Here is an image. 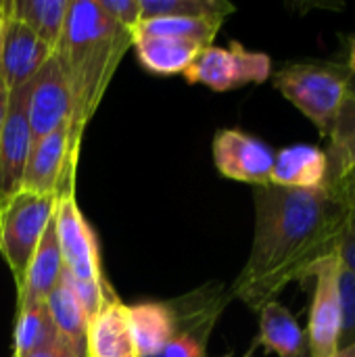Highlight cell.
<instances>
[{"instance_id":"cell-35","label":"cell","mask_w":355,"mask_h":357,"mask_svg":"<svg viewBox=\"0 0 355 357\" xmlns=\"http://www.w3.org/2000/svg\"><path fill=\"white\" fill-rule=\"evenodd\" d=\"M347 94H349V96H355V75H352V79H349V90H347Z\"/></svg>"},{"instance_id":"cell-24","label":"cell","mask_w":355,"mask_h":357,"mask_svg":"<svg viewBox=\"0 0 355 357\" xmlns=\"http://www.w3.org/2000/svg\"><path fill=\"white\" fill-rule=\"evenodd\" d=\"M224 21L220 19H188V17H153L142 19L134 31L149 36H167L186 42H195L201 48L213 44Z\"/></svg>"},{"instance_id":"cell-36","label":"cell","mask_w":355,"mask_h":357,"mask_svg":"<svg viewBox=\"0 0 355 357\" xmlns=\"http://www.w3.org/2000/svg\"><path fill=\"white\" fill-rule=\"evenodd\" d=\"M10 357H17V356H15V354H13V356H10Z\"/></svg>"},{"instance_id":"cell-10","label":"cell","mask_w":355,"mask_h":357,"mask_svg":"<svg viewBox=\"0 0 355 357\" xmlns=\"http://www.w3.org/2000/svg\"><path fill=\"white\" fill-rule=\"evenodd\" d=\"M211 151L213 163L224 178L253 188L270 186L276 151L262 138L241 128H224L216 132Z\"/></svg>"},{"instance_id":"cell-30","label":"cell","mask_w":355,"mask_h":357,"mask_svg":"<svg viewBox=\"0 0 355 357\" xmlns=\"http://www.w3.org/2000/svg\"><path fill=\"white\" fill-rule=\"evenodd\" d=\"M27 357H86L71 341H67V339H59V341H54L52 345H48V347H44V349H40V351H36V354H31V356Z\"/></svg>"},{"instance_id":"cell-23","label":"cell","mask_w":355,"mask_h":357,"mask_svg":"<svg viewBox=\"0 0 355 357\" xmlns=\"http://www.w3.org/2000/svg\"><path fill=\"white\" fill-rule=\"evenodd\" d=\"M59 339H61V335L48 314L46 303H38V305L17 312L15 349H13V354L17 357L31 356V354L52 345Z\"/></svg>"},{"instance_id":"cell-6","label":"cell","mask_w":355,"mask_h":357,"mask_svg":"<svg viewBox=\"0 0 355 357\" xmlns=\"http://www.w3.org/2000/svg\"><path fill=\"white\" fill-rule=\"evenodd\" d=\"M341 259L337 251L316 259L297 280L310 291L308 310V349L310 357H333L341 337Z\"/></svg>"},{"instance_id":"cell-3","label":"cell","mask_w":355,"mask_h":357,"mask_svg":"<svg viewBox=\"0 0 355 357\" xmlns=\"http://www.w3.org/2000/svg\"><path fill=\"white\" fill-rule=\"evenodd\" d=\"M54 220L63 257L61 276L71 287L90 320L107 303L117 299V295L105 278L98 238L77 205L75 188L59 195Z\"/></svg>"},{"instance_id":"cell-31","label":"cell","mask_w":355,"mask_h":357,"mask_svg":"<svg viewBox=\"0 0 355 357\" xmlns=\"http://www.w3.org/2000/svg\"><path fill=\"white\" fill-rule=\"evenodd\" d=\"M8 98H10V90H8V86L4 84L2 75H0V132H2L4 119H6V111H8Z\"/></svg>"},{"instance_id":"cell-14","label":"cell","mask_w":355,"mask_h":357,"mask_svg":"<svg viewBox=\"0 0 355 357\" xmlns=\"http://www.w3.org/2000/svg\"><path fill=\"white\" fill-rule=\"evenodd\" d=\"M270 184L289 190H331V172L324 149L308 142L278 149Z\"/></svg>"},{"instance_id":"cell-28","label":"cell","mask_w":355,"mask_h":357,"mask_svg":"<svg viewBox=\"0 0 355 357\" xmlns=\"http://www.w3.org/2000/svg\"><path fill=\"white\" fill-rule=\"evenodd\" d=\"M335 251H337L341 264L355 272V213H347L341 234L337 238Z\"/></svg>"},{"instance_id":"cell-19","label":"cell","mask_w":355,"mask_h":357,"mask_svg":"<svg viewBox=\"0 0 355 357\" xmlns=\"http://www.w3.org/2000/svg\"><path fill=\"white\" fill-rule=\"evenodd\" d=\"M132 339L138 357L159 356L174 337V312L167 301H144L128 305Z\"/></svg>"},{"instance_id":"cell-20","label":"cell","mask_w":355,"mask_h":357,"mask_svg":"<svg viewBox=\"0 0 355 357\" xmlns=\"http://www.w3.org/2000/svg\"><path fill=\"white\" fill-rule=\"evenodd\" d=\"M69 2L71 0H15L8 2V15L54 50L65 27Z\"/></svg>"},{"instance_id":"cell-29","label":"cell","mask_w":355,"mask_h":357,"mask_svg":"<svg viewBox=\"0 0 355 357\" xmlns=\"http://www.w3.org/2000/svg\"><path fill=\"white\" fill-rule=\"evenodd\" d=\"M335 197L339 199V203L343 205V209L347 213H355V169H352L335 188H333Z\"/></svg>"},{"instance_id":"cell-2","label":"cell","mask_w":355,"mask_h":357,"mask_svg":"<svg viewBox=\"0 0 355 357\" xmlns=\"http://www.w3.org/2000/svg\"><path fill=\"white\" fill-rule=\"evenodd\" d=\"M132 33L119 27L96 0H71L61 40L54 54L67 75L73 117L71 149L80 153L82 134L96 113L126 50Z\"/></svg>"},{"instance_id":"cell-16","label":"cell","mask_w":355,"mask_h":357,"mask_svg":"<svg viewBox=\"0 0 355 357\" xmlns=\"http://www.w3.org/2000/svg\"><path fill=\"white\" fill-rule=\"evenodd\" d=\"M257 316L259 331L247 357H251L257 347H264L266 354H274L276 357H310L305 328L289 307L278 301H270L257 312Z\"/></svg>"},{"instance_id":"cell-21","label":"cell","mask_w":355,"mask_h":357,"mask_svg":"<svg viewBox=\"0 0 355 357\" xmlns=\"http://www.w3.org/2000/svg\"><path fill=\"white\" fill-rule=\"evenodd\" d=\"M46 307L48 314L59 331V335L67 341H71L84 356L86 354V335H88V316L80 303V299L75 297V293L71 291V287L63 280H59V284L52 289V293L46 297Z\"/></svg>"},{"instance_id":"cell-22","label":"cell","mask_w":355,"mask_h":357,"mask_svg":"<svg viewBox=\"0 0 355 357\" xmlns=\"http://www.w3.org/2000/svg\"><path fill=\"white\" fill-rule=\"evenodd\" d=\"M331 172V190L355 169V96L345 98L341 113L328 134V146L324 149Z\"/></svg>"},{"instance_id":"cell-37","label":"cell","mask_w":355,"mask_h":357,"mask_svg":"<svg viewBox=\"0 0 355 357\" xmlns=\"http://www.w3.org/2000/svg\"><path fill=\"white\" fill-rule=\"evenodd\" d=\"M224 357H232V356H224Z\"/></svg>"},{"instance_id":"cell-11","label":"cell","mask_w":355,"mask_h":357,"mask_svg":"<svg viewBox=\"0 0 355 357\" xmlns=\"http://www.w3.org/2000/svg\"><path fill=\"white\" fill-rule=\"evenodd\" d=\"M71 117L73 98L69 82L56 54H52L27 84V119L33 140L59 130L61 126H71Z\"/></svg>"},{"instance_id":"cell-32","label":"cell","mask_w":355,"mask_h":357,"mask_svg":"<svg viewBox=\"0 0 355 357\" xmlns=\"http://www.w3.org/2000/svg\"><path fill=\"white\" fill-rule=\"evenodd\" d=\"M345 67L349 69V73L355 75V36L349 40V50H347V63Z\"/></svg>"},{"instance_id":"cell-18","label":"cell","mask_w":355,"mask_h":357,"mask_svg":"<svg viewBox=\"0 0 355 357\" xmlns=\"http://www.w3.org/2000/svg\"><path fill=\"white\" fill-rule=\"evenodd\" d=\"M132 46L140 65L157 75L184 73L199 56V52L205 50L195 42L167 36H149L138 31H132Z\"/></svg>"},{"instance_id":"cell-34","label":"cell","mask_w":355,"mask_h":357,"mask_svg":"<svg viewBox=\"0 0 355 357\" xmlns=\"http://www.w3.org/2000/svg\"><path fill=\"white\" fill-rule=\"evenodd\" d=\"M333 357H355V343L354 345H347V347H341Z\"/></svg>"},{"instance_id":"cell-12","label":"cell","mask_w":355,"mask_h":357,"mask_svg":"<svg viewBox=\"0 0 355 357\" xmlns=\"http://www.w3.org/2000/svg\"><path fill=\"white\" fill-rule=\"evenodd\" d=\"M33 134L27 119V84L10 90L6 119L0 132V203L21 190Z\"/></svg>"},{"instance_id":"cell-13","label":"cell","mask_w":355,"mask_h":357,"mask_svg":"<svg viewBox=\"0 0 355 357\" xmlns=\"http://www.w3.org/2000/svg\"><path fill=\"white\" fill-rule=\"evenodd\" d=\"M54 50L44 44L21 21L6 17L0 44V75L8 90H17L33 79Z\"/></svg>"},{"instance_id":"cell-33","label":"cell","mask_w":355,"mask_h":357,"mask_svg":"<svg viewBox=\"0 0 355 357\" xmlns=\"http://www.w3.org/2000/svg\"><path fill=\"white\" fill-rule=\"evenodd\" d=\"M6 17H8V2H0V44H2V33H4Z\"/></svg>"},{"instance_id":"cell-26","label":"cell","mask_w":355,"mask_h":357,"mask_svg":"<svg viewBox=\"0 0 355 357\" xmlns=\"http://www.w3.org/2000/svg\"><path fill=\"white\" fill-rule=\"evenodd\" d=\"M339 291H341V337L339 349L355 343V272L341 264L339 276Z\"/></svg>"},{"instance_id":"cell-5","label":"cell","mask_w":355,"mask_h":357,"mask_svg":"<svg viewBox=\"0 0 355 357\" xmlns=\"http://www.w3.org/2000/svg\"><path fill=\"white\" fill-rule=\"evenodd\" d=\"M59 197L19 190L0 203V255L4 257L17 287L36 253L48 222L56 211Z\"/></svg>"},{"instance_id":"cell-27","label":"cell","mask_w":355,"mask_h":357,"mask_svg":"<svg viewBox=\"0 0 355 357\" xmlns=\"http://www.w3.org/2000/svg\"><path fill=\"white\" fill-rule=\"evenodd\" d=\"M98 6L123 29L130 33L142 21V6L140 0H96Z\"/></svg>"},{"instance_id":"cell-7","label":"cell","mask_w":355,"mask_h":357,"mask_svg":"<svg viewBox=\"0 0 355 357\" xmlns=\"http://www.w3.org/2000/svg\"><path fill=\"white\" fill-rule=\"evenodd\" d=\"M232 299L224 282H207L167 301L174 312V337L155 357H205L209 337Z\"/></svg>"},{"instance_id":"cell-17","label":"cell","mask_w":355,"mask_h":357,"mask_svg":"<svg viewBox=\"0 0 355 357\" xmlns=\"http://www.w3.org/2000/svg\"><path fill=\"white\" fill-rule=\"evenodd\" d=\"M86 354L88 357H138L132 339L128 305L121 303L119 297L90 318Z\"/></svg>"},{"instance_id":"cell-25","label":"cell","mask_w":355,"mask_h":357,"mask_svg":"<svg viewBox=\"0 0 355 357\" xmlns=\"http://www.w3.org/2000/svg\"><path fill=\"white\" fill-rule=\"evenodd\" d=\"M142 19L153 17H188L226 21L236 6L228 0H140Z\"/></svg>"},{"instance_id":"cell-1","label":"cell","mask_w":355,"mask_h":357,"mask_svg":"<svg viewBox=\"0 0 355 357\" xmlns=\"http://www.w3.org/2000/svg\"><path fill=\"white\" fill-rule=\"evenodd\" d=\"M253 207L251 253L230 293L251 312H259L278 301L316 259L335 251L347 211L333 190H289L272 184L253 188Z\"/></svg>"},{"instance_id":"cell-4","label":"cell","mask_w":355,"mask_h":357,"mask_svg":"<svg viewBox=\"0 0 355 357\" xmlns=\"http://www.w3.org/2000/svg\"><path fill=\"white\" fill-rule=\"evenodd\" d=\"M352 73L345 65L328 61L291 63L272 71V86L308 117L320 136L328 138L347 98Z\"/></svg>"},{"instance_id":"cell-8","label":"cell","mask_w":355,"mask_h":357,"mask_svg":"<svg viewBox=\"0 0 355 357\" xmlns=\"http://www.w3.org/2000/svg\"><path fill=\"white\" fill-rule=\"evenodd\" d=\"M190 84H203L216 92L264 84L272 77V59L262 50H249L241 42L207 46L182 73Z\"/></svg>"},{"instance_id":"cell-9","label":"cell","mask_w":355,"mask_h":357,"mask_svg":"<svg viewBox=\"0 0 355 357\" xmlns=\"http://www.w3.org/2000/svg\"><path fill=\"white\" fill-rule=\"evenodd\" d=\"M80 153L71 149L69 123L33 140L21 190L59 197L61 192L75 188V167Z\"/></svg>"},{"instance_id":"cell-15","label":"cell","mask_w":355,"mask_h":357,"mask_svg":"<svg viewBox=\"0 0 355 357\" xmlns=\"http://www.w3.org/2000/svg\"><path fill=\"white\" fill-rule=\"evenodd\" d=\"M61 274H63V257L56 236V220L52 215L36 253L27 264L25 276L17 287V312L44 303L46 297L52 293V289L59 284Z\"/></svg>"}]
</instances>
